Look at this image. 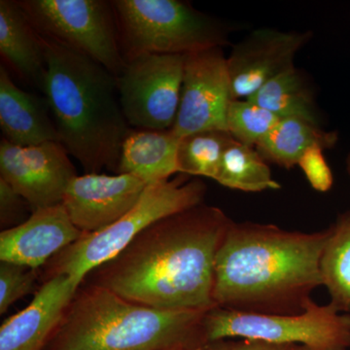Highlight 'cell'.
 I'll list each match as a JSON object with an SVG mask.
<instances>
[{
  "mask_svg": "<svg viewBox=\"0 0 350 350\" xmlns=\"http://www.w3.org/2000/svg\"><path fill=\"white\" fill-rule=\"evenodd\" d=\"M0 55L18 77L42 90L46 71L42 36L13 0L0 1Z\"/></svg>",
  "mask_w": 350,
  "mask_h": 350,
  "instance_id": "17",
  "label": "cell"
},
{
  "mask_svg": "<svg viewBox=\"0 0 350 350\" xmlns=\"http://www.w3.org/2000/svg\"><path fill=\"white\" fill-rule=\"evenodd\" d=\"M328 230L301 232L232 221L214 264L213 301L237 312H304L321 286L320 260Z\"/></svg>",
  "mask_w": 350,
  "mask_h": 350,
  "instance_id": "2",
  "label": "cell"
},
{
  "mask_svg": "<svg viewBox=\"0 0 350 350\" xmlns=\"http://www.w3.org/2000/svg\"><path fill=\"white\" fill-rule=\"evenodd\" d=\"M206 194L204 182L185 174L149 184L123 217L100 231L83 234L51 259L47 278L68 275L82 284L89 273L125 250L140 232L163 218L204 204Z\"/></svg>",
  "mask_w": 350,
  "mask_h": 350,
  "instance_id": "5",
  "label": "cell"
},
{
  "mask_svg": "<svg viewBox=\"0 0 350 350\" xmlns=\"http://www.w3.org/2000/svg\"><path fill=\"white\" fill-rule=\"evenodd\" d=\"M215 181L232 190L247 193L278 190L268 162L254 147L232 140L226 149Z\"/></svg>",
  "mask_w": 350,
  "mask_h": 350,
  "instance_id": "22",
  "label": "cell"
},
{
  "mask_svg": "<svg viewBox=\"0 0 350 350\" xmlns=\"http://www.w3.org/2000/svg\"><path fill=\"white\" fill-rule=\"evenodd\" d=\"M185 56L145 54L125 59L116 80L120 105L131 128L172 129L180 103Z\"/></svg>",
  "mask_w": 350,
  "mask_h": 350,
  "instance_id": "9",
  "label": "cell"
},
{
  "mask_svg": "<svg viewBox=\"0 0 350 350\" xmlns=\"http://www.w3.org/2000/svg\"><path fill=\"white\" fill-rule=\"evenodd\" d=\"M284 350H313L310 347H306L305 345H288L285 347Z\"/></svg>",
  "mask_w": 350,
  "mask_h": 350,
  "instance_id": "29",
  "label": "cell"
},
{
  "mask_svg": "<svg viewBox=\"0 0 350 350\" xmlns=\"http://www.w3.org/2000/svg\"><path fill=\"white\" fill-rule=\"evenodd\" d=\"M345 165H347V172L349 174L350 177V152L349 155L347 157V160H345Z\"/></svg>",
  "mask_w": 350,
  "mask_h": 350,
  "instance_id": "30",
  "label": "cell"
},
{
  "mask_svg": "<svg viewBox=\"0 0 350 350\" xmlns=\"http://www.w3.org/2000/svg\"><path fill=\"white\" fill-rule=\"evenodd\" d=\"M83 234L63 204L36 209L22 224L1 232L0 261L38 269Z\"/></svg>",
  "mask_w": 350,
  "mask_h": 350,
  "instance_id": "14",
  "label": "cell"
},
{
  "mask_svg": "<svg viewBox=\"0 0 350 350\" xmlns=\"http://www.w3.org/2000/svg\"><path fill=\"white\" fill-rule=\"evenodd\" d=\"M147 185L131 174L77 175L66 188L62 204L75 227L84 234H92L129 213Z\"/></svg>",
  "mask_w": 350,
  "mask_h": 350,
  "instance_id": "13",
  "label": "cell"
},
{
  "mask_svg": "<svg viewBox=\"0 0 350 350\" xmlns=\"http://www.w3.org/2000/svg\"><path fill=\"white\" fill-rule=\"evenodd\" d=\"M234 138L227 131H206L179 140L177 165L179 174L215 180L226 149Z\"/></svg>",
  "mask_w": 350,
  "mask_h": 350,
  "instance_id": "23",
  "label": "cell"
},
{
  "mask_svg": "<svg viewBox=\"0 0 350 350\" xmlns=\"http://www.w3.org/2000/svg\"><path fill=\"white\" fill-rule=\"evenodd\" d=\"M125 59L185 55L224 47L229 31L219 20L179 0L111 1Z\"/></svg>",
  "mask_w": 350,
  "mask_h": 350,
  "instance_id": "6",
  "label": "cell"
},
{
  "mask_svg": "<svg viewBox=\"0 0 350 350\" xmlns=\"http://www.w3.org/2000/svg\"><path fill=\"white\" fill-rule=\"evenodd\" d=\"M231 223L204 204L163 218L94 269L91 283L151 308L211 310L216 254Z\"/></svg>",
  "mask_w": 350,
  "mask_h": 350,
  "instance_id": "1",
  "label": "cell"
},
{
  "mask_svg": "<svg viewBox=\"0 0 350 350\" xmlns=\"http://www.w3.org/2000/svg\"><path fill=\"white\" fill-rule=\"evenodd\" d=\"M179 140L172 129H131L122 145L117 174L133 175L148 185L169 180L172 175L179 174Z\"/></svg>",
  "mask_w": 350,
  "mask_h": 350,
  "instance_id": "18",
  "label": "cell"
},
{
  "mask_svg": "<svg viewBox=\"0 0 350 350\" xmlns=\"http://www.w3.org/2000/svg\"><path fill=\"white\" fill-rule=\"evenodd\" d=\"M280 120L253 101L232 100L227 113V131L239 144L256 148Z\"/></svg>",
  "mask_w": 350,
  "mask_h": 350,
  "instance_id": "24",
  "label": "cell"
},
{
  "mask_svg": "<svg viewBox=\"0 0 350 350\" xmlns=\"http://www.w3.org/2000/svg\"><path fill=\"white\" fill-rule=\"evenodd\" d=\"M0 128L3 139L16 146L59 142L45 96L21 89L6 66H0Z\"/></svg>",
  "mask_w": 350,
  "mask_h": 350,
  "instance_id": "16",
  "label": "cell"
},
{
  "mask_svg": "<svg viewBox=\"0 0 350 350\" xmlns=\"http://www.w3.org/2000/svg\"><path fill=\"white\" fill-rule=\"evenodd\" d=\"M42 38L80 53L118 76L125 66L111 2L103 0L18 1Z\"/></svg>",
  "mask_w": 350,
  "mask_h": 350,
  "instance_id": "8",
  "label": "cell"
},
{
  "mask_svg": "<svg viewBox=\"0 0 350 350\" xmlns=\"http://www.w3.org/2000/svg\"><path fill=\"white\" fill-rule=\"evenodd\" d=\"M81 286L68 275L47 278L24 310L0 327V350H44Z\"/></svg>",
  "mask_w": 350,
  "mask_h": 350,
  "instance_id": "15",
  "label": "cell"
},
{
  "mask_svg": "<svg viewBox=\"0 0 350 350\" xmlns=\"http://www.w3.org/2000/svg\"><path fill=\"white\" fill-rule=\"evenodd\" d=\"M36 271L13 262H0V314L36 289Z\"/></svg>",
  "mask_w": 350,
  "mask_h": 350,
  "instance_id": "25",
  "label": "cell"
},
{
  "mask_svg": "<svg viewBox=\"0 0 350 350\" xmlns=\"http://www.w3.org/2000/svg\"><path fill=\"white\" fill-rule=\"evenodd\" d=\"M312 38L310 31L261 27L241 39L227 57L234 100H248L276 76L293 68L297 54Z\"/></svg>",
  "mask_w": 350,
  "mask_h": 350,
  "instance_id": "12",
  "label": "cell"
},
{
  "mask_svg": "<svg viewBox=\"0 0 350 350\" xmlns=\"http://www.w3.org/2000/svg\"><path fill=\"white\" fill-rule=\"evenodd\" d=\"M207 312L151 308L82 283L44 350H199Z\"/></svg>",
  "mask_w": 350,
  "mask_h": 350,
  "instance_id": "4",
  "label": "cell"
},
{
  "mask_svg": "<svg viewBox=\"0 0 350 350\" xmlns=\"http://www.w3.org/2000/svg\"><path fill=\"white\" fill-rule=\"evenodd\" d=\"M232 100L222 47L186 55L180 103L172 131L179 138L200 131H227V113Z\"/></svg>",
  "mask_w": 350,
  "mask_h": 350,
  "instance_id": "10",
  "label": "cell"
},
{
  "mask_svg": "<svg viewBox=\"0 0 350 350\" xmlns=\"http://www.w3.org/2000/svg\"><path fill=\"white\" fill-rule=\"evenodd\" d=\"M286 345L271 344L250 338H224L207 342L199 350H284Z\"/></svg>",
  "mask_w": 350,
  "mask_h": 350,
  "instance_id": "28",
  "label": "cell"
},
{
  "mask_svg": "<svg viewBox=\"0 0 350 350\" xmlns=\"http://www.w3.org/2000/svg\"><path fill=\"white\" fill-rule=\"evenodd\" d=\"M338 140L337 131L324 130L304 120L282 119L257 145L256 150L267 162L290 170L298 165L301 157L310 147L319 145L331 149Z\"/></svg>",
  "mask_w": 350,
  "mask_h": 350,
  "instance_id": "19",
  "label": "cell"
},
{
  "mask_svg": "<svg viewBox=\"0 0 350 350\" xmlns=\"http://www.w3.org/2000/svg\"><path fill=\"white\" fill-rule=\"evenodd\" d=\"M29 207L31 208L27 200L21 197L6 181L0 178V224L3 229L2 231L27 221L25 216Z\"/></svg>",
  "mask_w": 350,
  "mask_h": 350,
  "instance_id": "27",
  "label": "cell"
},
{
  "mask_svg": "<svg viewBox=\"0 0 350 350\" xmlns=\"http://www.w3.org/2000/svg\"><path fill=\"white\" fill-rule=\"evenodd\" d=\"M59 142L34 146L0 142V178L27 200L31 211L62 204L77 172Z\"/></svg>",
  "mask_w": 350,
  "mask_h": 350,
  "instance_id": "11",
  "label": "cell"
},
{
  "mask_svg": "<svg viewBox=\"0 0 350 350\" xmlns=\"http://www.w3.org/2000/svg\"><path fill=\"white\" fill-rule=\"evenodd\" d=\"M206 342L250 338L271 344L305 345L313 350L350 349V313L338 312L330 303L308 301L298 314H262L211 308L204 320Z\"/></svg>",
  "mask_w": 350,
  "mask_h": 350,
  "instance_id": "7",
  "label": "cell"
},
{
  "mask_svg": "<svg viewBox=\"0 0 350 350\" xmlns=\"http://www.w3.org/2000/svg\"><path fill=\"white\" fill-rule=\"evenodd\" d=\"M248 100L280 119H300L320 126L314 91L308 77L296 66L276 76Z\"/></svg>",
  "mask_w": 350,
  "mask_h": 350,
  "instance_id": "20",
  "label": "cell"
},
{
  "mask_svg": "<svg viewBox=\"0 0 350 350\" xmlns=\"http://www.w3.org/2000/svg\"><path fill=\"white\" fill-rule=\"evenodd\" d=\"M327 230L320 260L322 285L328 290L331 305L338 312L350 313V209Z\"/></svg>",
  "mask_w": 350,
  "mask_h": 350,
  "instance_id": "21",
  "label": "cell"
},
{
  "mask_svg": "<svg viewBox=\"0 0 350 350\" xmlns=\"http://www.w3.org/2000/svg\"><path fill=\"white\" fill-rule=\"evenodd\" d=\"M42 90L59 142L86 174L117 172L131 130L120 105L116 76L80 53L42 38Z\"/></svg>",
  "mask_w": 350,
  "mask_h": 350,
  "instance_id": "3",
  "label": "cell"
},
{
  "mask_svg": "<svg viewBox=\"0 0 350 350\" xmlns=\"http://www.w3.org/2000/svg\"><path fill=\"white\" fill-rule=\"evenodd\" d=\"M324 150L325 149L319 145H314L303 154L298 163L306 180L320 193L328 192L334 184L333 172L327 162Z\"/></svg>",
  "mask_w": 350,
  "mask_h": 350,
  "instance_id": "26",
  "label": "cell"
}]
</instances>
